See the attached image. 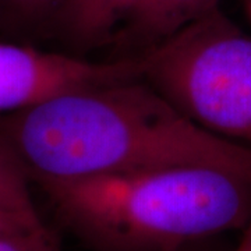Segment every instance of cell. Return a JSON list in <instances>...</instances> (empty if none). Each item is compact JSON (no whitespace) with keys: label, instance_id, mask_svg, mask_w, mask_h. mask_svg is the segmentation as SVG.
Returning a JSON list of instances; mask_svg holds the SVG:
<instances>
[{"label":"cell","instance_id":"obj_1","mask_svg":"<svg viewBox=\"0 0 251 251\" xmlns=\"http://www.w3.org/2000/svg\"><path fill=\"white\" fill-rule=\"evenodd\" d=\"M0 141L34 184L186 166L251 183L250 147L202 128L141 78L0 115Z\"/></svg>","mask_w":251,"mask_h":251},{"label":"cell","instance_id":"obj_2","mask_svg":"<svg viewBox=\"0 0 251 251\" xmlns=\"http://www.w3.org/2000/svg\"><path fill=\"white\" fill-rule=\"evenodd\" d=\"M57 222L91 251H181L242 230L251 183L212 168H166L46 180Z\"/></svg>","mask_w":251,"mask_h":251},{"label":"cell","instance_id":"obj_3","mask_svg":"<svg viewBox=\"0 0 251 251\" xmlns=\"http://www.w3.org/2000/svg\"><path fill=\"white\" fill-rule=\"evenodd\" d=\"M137 56L141 80L184 116L251 148V35L222 10Z\"/></svg>","mask_w":251,"mask_h":251},{"label":"cell","instance_id":"obj_4","mask_svg":"<svg viewBox=\"0 0 251 251\" xmlns=\"http://www.w3.org/2000/svg\"><path fill=\"white\" fill-rule=\"evenodd\" d=\"M138 56L94 62L66 52H49L32 44L0 39V115L35 106L75 91L138 80Z\"/></svg>","mask_w":251,"mask_h":251},{"label":"cell","instance_id":"obj_5","mask_svg":"<svg viewBox=\"0 0 251 251\" xmlns=\"http://www.w3.org/2000/svg\"><path fill=\"white\" fill-rule=\"evenodd\" d=\"M143 0H66L46 39L81 56L113 44L119 29ZM45 39V41H46Z\"/></svg>","mask_w":251,"mask_h":251},{"label":"cell","instance_id":"obj_6","mask_svg":"<svg viewBox=\"0 0 251 251\" xmlns=\"http://www.w3.org/2000/svg\"><path fill=\"white\" fill-rule=\"evenodd\" d=\"M221 0H143L113 39L119 50L144 53L219 9Z\"/></svg>","mask_w":251,"mask_h":251},{"label":"cell","instance_id":"obj_7","mask_svg":"<svg viewBox=\"0 0 251 251\" xmlns=\"http://www.w3.org/2000/svg\"><path fill=\"white\" fill-rule=\"evenodd\" d=\"M66 0H0V34L11 41H45Z\"/></svg>","mask_w":251,"mask_h":251},{"label":"cell","instance_id":"obj_8","mask_svg":"<svg viewBox=\"0 0 251 251\" xmlns=\"http://www.w3.org/2000/svg\"><path fill=\"white\" fill-rule=\"evenodd\" d=\"M0 209L21 216L34 224H42L31 196L29 180L17 159L0 141Z\"/></svg>","mask_w":251,"mask_h":251},{"label":"cell","instance_id":"obj_9","mask_svg":"<svg viewBox=\"0 0 251 251\" xmlns=\"http://www.w3.org/2000/svg\"><path fill=\"white\" fill-rule=\"evenodd\" d=\"M0 251H63L54 230L46 225L0 236Z\"/></svg>","mask_w":251,"mask_h":251},{"label":"cell","instance_id":"obj_10","mask_svg":"<svg viewBox=\"0 0 251 251\" xmlns=\"http://www.w3.org/2000/svg\"><path fill=\"white\" fill-rule=\"evenodd\" d=\"M41 225H45V222L34 224V222H29L27 219L21 218V216H17L14 214H10V212L0 209V236L11 233V232H17V230H21V229H27V227H36V226H41Z\"/></svg>","mask_w":251,"mask_h":251},{"label":"cell","instance_id":"obj_11","mask_svg":"<svg viewBox=\"0 0 251 251\" xmlns=\"http://www.w3.org/2000/svg\"><path fill=\"white\" fill-rule=\"evenodd\" d=\"M234 251H251V218L242 229V237Z\"/></svg>","mask_w":251,"mask_h":251},{"label":"cell","instance_id":"obj_12","mask_svg":"<svg viewBox=\"0 0 251 251\" xmlns=\"http://www.w3.org/2000/svg\"><path fill=\"white\" fill-rule=\"evenodd\" d=\"M243 1V6H244V9H246V13H247V16L251 20V0H242Z\"/></svg>","mask_w":251,"mask_h":251},{"label":"cell","instance_id":"obj_13","mask_svg":"<svg viewBox=\"0 0 251 251\" xmlns=\"http://www.w3.org/2000/svg\"><path fill=\"white\" fill-rule=\"evenodd\" d=\"M181 251H187V249H186V250H181Z\"/></svg>","mask_w":251,"mask_h":251}]
</instances>
